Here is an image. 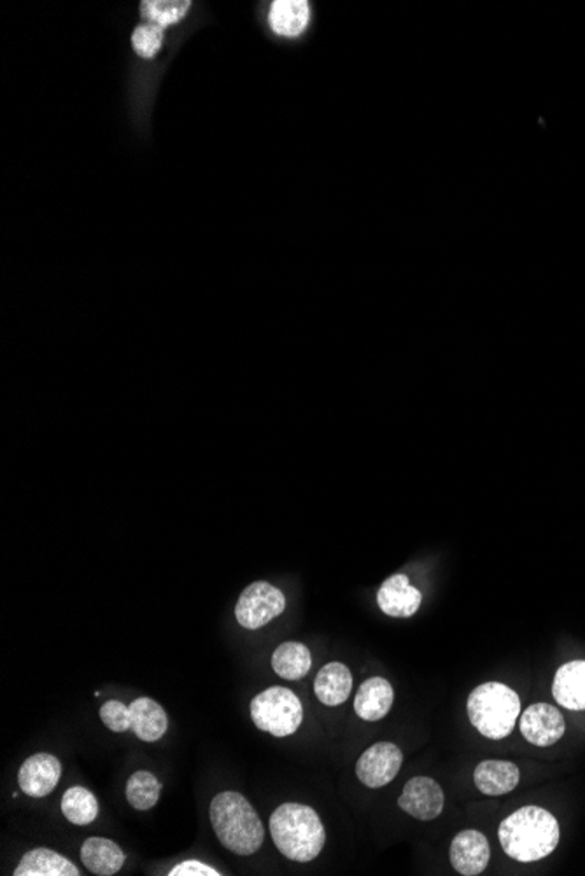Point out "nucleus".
Segmentation results:
<instances>
[{
	"instance_id": "obj_25",
	"label": "nucleus",
	"mask_w": 585,
	"mask_h": 876,
	"mask_svg": "<svg viewBox=\"0 0 585 876\" xmlns=\"http://www.w3.org/2000/svg\"><path fill=\"white\" fill-rule=\"evenodd\" d=\"M131 46H134V51H136L140 58L151 60V58L157 57L158 51L162 49L163 28L151 25V23L137 26L134 34H131Z\"/></svg>"
},
{
	"instance_id": "obj_11",
	"label": "nucleus",
	"mask_w": 585,
	"mask_h": 876,
	"mask_svg": "<svg viewBox=\"0 0 585 876\" xmlns=\"http://www.w3.org/2000/svg\"><path fill=\"white\" fill-rule=\"evenodd\" d=\"M449 857L452 868L459 875H481L490 864L491 849L487 838L475 829L461 831L450 843Z\"/></svg>"
},
{
	"instance_id": "obj_5",
	"label": "nucleus",
	"mask_w": 585,
	"mask_h": 876,
	"mask_svg": "<svg viewBox=\"0 0 585 876\" xmlns=\"http://www.w3.org/2000/svg\"><path fill=\"white\" fill-rule=\"evenodd\" d=\"M250 708L256 728L277 738L297 734L303 721L300 699L283 685H274L256 694Z\"/></svg>"
},
{
	"instance_id": "obj_2",
	"label": "nucleus",
	"mask_w": 585,
	"mask_h": 876,
	"mask_svg": "<svg viewBox=\"0 0 585 876\" xmlns=\"http://www.w3.org/2000/svg\"><path fill=\"white\" fill-rule=\"evenodd\" d=\"M210 825L218 842L237 855H253L265 840L262 819L248 799L236 791L216 794L210 802Z\"/></svg>"
},
{
	"instance_id": "obj_8",
	"label": "nucleus",
	"mask_w": 585,
	"mask_h": 876,
	"mask_svg": "<svg viewBox=\"0 0 585 876\" xmlns=\"http://www.w3.org/2000/svg\"><path fill=\"white\" fill-rule=\"evenodd\" d=\"M398 805L409 816L428 822L440 816L446 805V796L437 781H433L429 776H414L403 787Z\"/></svg>"
},
{
	"instance_id": "obj_18",
	"label": "nucleus",
	"mask_w": 585,
	"mask_h": 876,
	"mask_svg": "<svg viewBox=\"0 0 585 876\" xmlns=\"http://www.w3.org/2000/svg\"><path fill=\"white\" fill-rule=\"evenodd\" d=\"M477 789L487 796H503L512 793L519 785L520 772L517 764L511 761H482L473 773Z\"/></svg>"
},
{
	"instance_id": "obj_26",
	"label": "nucleus",
	"mask_w": 585,
	"mask_h": 876,
	"mask_svg": "<svg viewBox=\"0 0 585 876\" xmlns=\"http://www.w3.org/2000/svg\"><path fill=\"white\" fill-rule=\"evenodd\" d=\"M101 719L114 734H125L131 728L130 707L119 700H110L101 707Z\"/></svg>"
},
{
	"instance_id": "obj_12",
	"label": "nucleus",
	"mask_w": 585,
	"mask_h": 876,
	"mask_svg": "<svg viewBox=\"0 0 585 876\" xmlns=\"http://www.w3.org/2000/svg\"><path fill=\"white\" fill-rule=\"evenodd\" d=\"M421 591L409 581L405 574L388 577L377 593L380 611L391 618L414 616L421 608Z\"/></svg>"
},
{
	"instance_id": "obj_9",
	"label": "nucleus",
	"mask_w": 585,
	"mask_h": 876,
	"mask_svg": "<svg viewBox=\"0 0 585 876\" xmlns=\"http://www.w3.org/2000/svg\"><path fill=\"white\" fill-rule=\"evenodd\" d=\"M563 714L549 703H535L520 716V734L538 747L554 746L563 738Z\"/></svg>"
},
{
	"instance_id": "obj_7",
	"label": "nucleus",
	"mask_w": 585,
	"mask_h": 876,
	"mask_svg": "<svg viewBox=\"0 0 585 876\" xmlns=\"http://www.w3.org/2000/svg\"><path fill=\"white\" fill-rule=\"evenodd\" d=\"M402 764L400 747L391 742H379L363 752L356 764V775L370 789H379L394 781Z\"/></svg>"
},
{
	"instance_id": "obj_14",
	"label": "nucleus",
	"mask_w": 585,
	"mask_h": 876,
	"mask_svg": "<svg viewBox=\"0 0 585 876\" xmlns=\"http://www.w3.org/2000/svg\"><path fill=\"white\" fill-rule=\"evenodd\" d=\"M125 854L118 843L107 838L92 837L81 845V863L93 875L113 876L123 868Z\"/></svg>"
},
{
	"instance_id": "obj_23",
	"label": "nucleus",
	"mask_w": 585,
	"mask_h": 876,
	"mask_svg": "<svg viewBox=\"0 0 585 876\" xmlns=\"http://www.w3.org/2000/svg\"><path fill=\"white\" fill-rule=\"evenodd\" d=\"M162 793V784L158 781L157 775L146 770L130 775L125 787V796L131 807L139 811L151 810L160 799Z\"/></svg>"
},
{
	"instance_id": "obj_13",
	"label": "nucleus",
	"mask_w": 585,
	"mask_h": 876,
	"mask_svg": "<svg viewBox=\"0 0 585 876\" xmlns=\"http://www.w3.org/2000/svg\"><path fill=\"white\" fill-rule=\"evenodd\" d=\"M393 702V685L385 677H370L359 685L354 711L363 721H380L388 716Z\"/></svg>"
},
{
	"instance_id": "obj_15",
	"label": "nucleus",
	"mask_w": 585,
	"mask_h": 876,
	"mask_svg": "<svg viewBox=\"0 0 585 876\" xmlns=\"http://www.w3.org/2000/svg\"><path fill=\"white\" fill-rule=\"evenodd\" d=\"M131 731L142 742H158L169 728V717L160 703L140 696L130 703Z\"/></svg>"
},
{
	"instance_id": "obj_10",
	"label": "nucleus",
	"mask_w": 585,
	"mask_h": 876,
	"mask_svg": "<svg viewBox=\"0 0 585 876\" xmlns=\"http://www.w3.org/2000/svg\"><path fill=\"white\" fill-rule=\"evenodd\" d=\"M61 776V763L48 752L31 756L18 772L20 789L31 798H44L55 791Z\"/></svg>"
},
{
	"instance_id": "obj_24",
	"label": "nucleus",
	"mask_w": 585,
	"mask_h": 876,
	"mask_svg": "<svg viewBox=\"0 0 585 876\" xmlns=\"http://www.w3.org/2000/svg\"><path fill=\"white\" fill-rule=\"evenodd\" d=\"M192 2L188 0H151L140 4V14L148 20L151 25L167 28V26L180 23L188 14Z\"/></svg>"
},
{
	"instance_id": "obj_27",
	"label": "nucleus",
	"mask_w": 585,
	"mask_h": 876,
	"mask_svg": "<svg viewBox=\"0 0 585 876\" xmlns=\"http://www.w3.org/2000/svg\"><path fill=\"white\" fill-rule=\"evenodd\" d=\"M171 876H219L221 873L210 868L209 864L200 863V861L190 860L184 863L177 864L172 872Z\"/></svg>"
},
{
	"instance_id": "obj_4",
	"label": "nucleus",
	"mask_w": 585,
	"mask_h": 876,
	"mask_svg": "<svg viewBox=\"0 0 585 876\" xmlns=\"http://www.w3.org/2000/svg\"><path fill=\"white\" fill-rule=\"evenodd\" d=\"M467 708L479 734L502 740L512 734L519 719V694L502 682H485L470 693Z\"/></svg>"
},
{
	"instance_id": "obj_6",
	"label": "nucleus",
	"mask_w": 585,
	"mask_h": 876,
	"mask_svg": "<svg viewBox=\"0 0 585 876\" xmlns=\"http://www.w3.org/2000/svg\"><path fill=\"white\" fill-rule=\"evenodd\" d=\"M286 609V597L267 581H256L242 591L237 602L236 618L245 630H259L280 616Z\"/></svg>"
},
{
	"instance_id": "obj_22",
	"label": "nucleus",
	"mask_w": 585,
	"mask_h": 876,
	"mask_svg": "<svg viewBox=\"0 0 585 876\" xmlns=\"http://www.w3.org/2000/svg\"><path fill=\"white\" fill-rule=\"evenodd\" d=\"M61 814L72 825H92L99 816V802H96L95 794L90 789H84L81 785L70 787L61 798Z\"/></svg>"
},
{
	"instance_id": "obj_3",
	"label": "nucleus",
	"mask_w": 585,
	"mask_h": 876,
	"mask_svg": "<svg viewBox=\"0 0 585 876\" xmlns=\"http://www.w3.org/2000/svg\"><path fill=\"white\" fill-rule=\"evenodd\" d=\"M271 834L277 851L295 863L316 860L326 842L318 811L300 803H285L276 808L271 817Z\"/></svg>"
},
{
	"instance_id": "obj_17",
	"label": "nucleus",
	"mask_w": 585,
	"mask_h": 876,
	"mask_svg": "<svg viewBox=\"0 0 585 876\" xmlns=\"http://www.w3.org/2000/svg\"><path fill=\"white\" fill-rule=\"evenodd\" d=\"M351 690H353V673L347 665L341 664V661L324 665L316 676V696L328 707H336V705L347 702Z\"/></svg>"
},
{
	"instance_id": "obj_19",
	"label": "nucleus",
	"mask_w": 585,
	"mask_h": 876,
	"mask_svg": "<svg viewBox=\"0 0 585 876\" xmlns=\"http://www.w3.org/2000/svg\"><path fill=\"white\" fill-rule=\"evenodd\" d=\"M14 876H79L78 866L51 849L26 852L13 873Z\"/></svg>"
},
{
	"instance_id": "obj_21",
	"label": "nucleus",
	"mask_w": 585,
	"mask_h": 876,
	"mask_svg": "<svg viewBox=\"0 0 585 876\" xmlns=\"http://www.w3.org/2000/svg\"><path fill=\"white\" fill-rule=\"evenodd\" d=\"M312 667L309 647L300 643H285L272 655V668L277 676L288 681H298L306 677Z\"/></svg>"
},
{
	"instance_id": "obj_20",
	"label": "nucleus",
	"mask_w": 585,
	"mask_h": 876,
	"mask_svg": "<svg viewBox=\"0 0 585 876\" xmlns=\"http://www.w3.org/2000/svg\"><path fill=\"white\" fill-rule=\"evenodd\" d=\"M310 20V8L306 0H277L268 11L272 31L283 37H298L306 31Z\"/></svg>"
},
{
	"instance_id": "obj_16",
	"label": "nucleus",
	"mask_w": 585,
	"mask_h": 876,
	"mask_svg": "<svg viewBox=\"0 0 585 876\" xmlns=\"http://www.w3.org/2000/svg\"><path fill=\"white\" fill-rule=\"evenodd\" d=\"M552 694L569 711H585V659L570 661L555 672Z\"/></svg>"
},
{
	"instance_id": "obj_1",
	"label": "nucleus",
	"mask_w": 585,
	"mask_h": 876,
	"mask_svg": "<svg viewBox=\"0 0 585 876\" xmlns=\"http://www.w3.org/2000/svg\"><path fill=\"white\" fill-rule=\"evenodd\" d=\"M498 837L508 857L519 863H535L558 849L560 825L551 811L529 805L503 820Z\"/></svg>"
}]
</instances>
